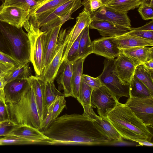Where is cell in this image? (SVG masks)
I'll list each match as a JSON object with an SVG mask.
<instances>
[{
    "label": "cell",
    "instance_id": "cell-10",
    "mask_svg": "<svg viewBox=\"0 0 153 153\" xmlns=\"http://www.w3.org/2000/svg\"><path fill=\"white\" fill-rule=\"evenodd\" d=\"M126 104L146 126L153 128V97H128Z\"/></svg>",
    "mask_w": 153,
    "mask_h": 153
},
{
    "label": "cell",
    "instance_id": "cell-34",
    "mask_svg": "<svg viewBox=\"0 0 153 153\" xmlns=\"http://www.w3.org/2000/svg\"><path fill=\"white\" fill-rule=\"evenodd\" d=\"M65 97L63 95L59 96L57 97L55 100L51 115L53 122L58 117V116L66 106Z\"/></svg>",
    "mask_w": 153,
    "mask_h": 153
},
{
    "label": "cell",
    "instance_id": "cell-32",
    "mask_svg": "<svg viewBox=\"0 0 153 153\" xmlns=\"http://www.w3.org/2000/svg\"><path fill=\"white\" fill-rule=\"evenodd\" d=\"M143 2L139 0H113L102 6L121 11L127 12L139 7Z\"/></svg>",
    "mask_w": 153,
    "mask_h": 153
},
{
    "label": "cell",
    "instance_id": "cell-30",
    "mask_svg": "<svg viewBox=\"0 0 153 153\" xmlns=\"http://www.w3.org/2000/svg\"><path fill=\"white\" fill-rule=\"evenodd\" d=\"M89 26L82 31L78 49L79 59H85L89 54L93 53V45L90 38Z\"/></svg>",
    "mask_w": 153,
    "mask_h": 153
},
{
    "label": "cell",
    "instance_id": "cell-17",
    "mask_svg": "<svg viewBox=\"0 0 153 153\" xmlns=\"http://www.w3.org/2000/svg\"><path fill=\"white\" fill-rule=\"evenodd\" d=\"M73 63L64 59L57 71L55 79L65 97L72 96L71 79Z\"/></svg>",
    "mask_w": 153,
    "mask_h": 153
},
{
    "label": "cell",
    "instance_id": "cell-38",
    "mask_svg": "<svg viewBox=\"0 0 153 153\" xmlns=\"http://www.w3.org/2000/svg\"><path fill=\"white\" fill-rule=\"evenodd\" d=\"M82 5L84 9L90 13L94 12L103 5L100 0H82Z\"/></svg>",
    "mask_w": 153,
    "mask_h": 153
},
{
    "label": "cell",
    "instance_id": "cell-12",
    "mask_svg": "<svg viewBox=\"0 0 153 153\" xmlns=\"http://www.w3.org/2000/svg\"><path fill=\"white\" fill-rule=\"evenodd\" d=\"M91 13L92 19L106 21L127 27H130L131 26V21L127 12L102 6L97 11Z\"/></svg>",
    "mask_w": 153,
    "mask_h": 153
},
{
    "label": "cell",
    "instance_id": "cell-51",
    "mask_svg": "<svg viewBox=\"0 0 153 153\" xmlns=\"http://www.w3.org/2000/svg\"><path fill=\"white\" fill-rule=\"evenodd\" d=\"M140 1H145V2H146L147 1H149L150 0H139Z\"/></svg>",
    "mask_w": 153,
    "mask_h": 153
},
{
    "label": "cell",
    "instance_id": "cell-50",
    "mask_svg": "<svg viewBox=\"0 0 153 153\" xmlns=\"http://www.w3.org/2000/svg\"><path fill=\"white\" fill-rule=\"evenodd\" d=\"M113 0H100L103 5L107 4Z\"/></svg>",
    "mask_w": 153,
    "mask_h": 153
},
{
    "label": "cell",
    "instance_id": "cell-35",
    "mask_svg": "<svg viewBox=\"0 0 153 153\" xmlns=\"http://www.w3.org/2000/svg\"><path fill=\"white\" fill-rule=\"evenodd\" d=\"M139 7L138 11L143 20H153V4L143 1Z\"/></svg>",
    "mask_w": 153,
    "mask_h": 153
},
{
    "label": "cell",
    "instance_id": "cell-13",
    "mask_svg": "<svg viewBox=\"0 0 153 153\" xmlns=\"http://www.w3.org/2000/svg\"><path fill=\"white\" fill-rule=\"evenodd\" d=\"M92 42L93 53L106 59H114L121 53V50L112 41V37H102L94 40Z\"/></svg>",
    "mask_w": 153,
    "mask_h": 153
},
{
    "label": "cell",
    "instance_id": "cell-40",
    "mask_svg": "<svg viewBox=\"0 0 153 153\" xmlns=\"http://www.w3.org/2000/svg\"><path fill=\"white\" fill-rule=\"evenodd\" d=\"M82 80L93 90L97 89L102 85L98 77H93L87 74H82Z\"/></svg>",
    "mask_w": 153,
    "mask_h": 153
},
{
    "label": "cell",
    "instance_id": "cell-2",
    "mask_svg": "<svg viewBox=\"0 0 153 153\" xmlns=\"http://www.w3.org/2000/svg\"><path fill=\"white\" fill-rule=\"evenodd\" d=\"M6 103L7 118L17 125L28 126L41 131L42 121L33 91L29 83L18 95Z\"/></svg>",
    "mask_w": 153,
    "mask_h": 153
},
{
    "label": "cell",
    "instance_id": "cell-27",
    "mask_svg": "<svg viewBox=\"0 0 153 153\" xmlns=\"http://www.w3.org/2000/svg\"><path fill=\"white\" fill-rule=\"evenodd\" d=\"M129 94L131 98L153 97V93L134 75L129 84Z\"/></svg>",
    "mask_w": 153,
    "mask_h": 153
},
{
    "label": "cell",
    "instance_id": "cell-41",
    "mask_svg": "<svg viewBox=\"0 0 153 153\" xmlns=\"http://www.w3.org/2000/svg\"><path fill=\"white\" fill-rule=\"evenodd\" d=\"M137 143L133 141L129 142L123 140L111 139L107 142L105 146H138Z\"/></svg>",
    "mask_w": 153,
    "mask_h": 153
},
{
    "label": "cell",
    "instance_id": "cell-3",
    "mask_svg": "<svg viewBox=\"0 0 153 153\" xmlns=\"http://www.w3.org/2000/svg\"><path fill=\"white\" fill-rule=\"evenodd\" d=\"M107 119L123 138L132 141L143 139L149 141L153 135L147 127L125 104L117 102Z\"/></svg>",
    "mask_w": 153,
    "mask_h": 153
},
{
    "label": "cell",
    "instance_id": "cell-19",
    "mask_svg": "<svg viewBox=\"0 0 153 153\" xmlns=\"http://www.w3.org/2000/svg\"><path fill=\"white\" fill-rule=\"evenodd\" d=\"M142 46L121 50V53L128 58L136 67L153 59V47Z\"/></svg>",
    "mask_w": 153,
    "mask_h": 153
},
{
    "label": "cell",
    "instance_id": "cell-46",
    "mask_svg": "<svg viewBox=\"0 0 153 153\" xmlns=\"http://www.w3.org/2000/svg\"><path fill=\"white\" fill-rule=\"evenodd\" d=\"M13 70L0 64V77H4Z\"/></svg>",
    "mask_w": 153,
    "mask_h": 153
},
{
    "label": "cell",
    "instance_id": "cell-11",
    "mask_svg": "<svg viewBox=\"0 0 153 153\" xmlns=\"http://www.w3.org/2000/svg\"><path fill=\"white\" fill-rule=\"evenodd\" d=\"M30 13L13 6L0 5V21L18 28L29 23Z\"/></svg>",
    "mask_w": 153,
    "mask_h": 153
},
{
    "label": "cell",
    "instance_id": "cell-53",
    "mask_svg": "<svg viewBox=\"0 0 153 153\" xmlns=\"http://www.w3.org/2000/svg\"></svg>",
    "mask_w": 153,
    "mask_h": 153
},
{
    "label": "cell",
    "instance_id": "cell-23",
    "mask_svg": "<svg viewBox=\"0 0 153 153\" xmlns=\"http://www.w3.org/2000/svg\"><path fill=\"white\" fill-rule=\"evenodd\" d=\"M93 89L82 80L79 96L77 99L83 107L84 112L83 114L88 117L94 119L97 116L94 111L91 104V98Z\"/></svg>",
    "mask_w": 153,
    "mask_h": 153
},
{
    "label": "cell",
    "instance_id": "cell-43",
    "mask_svg": "<svg viewBox=\"0 0 153 153\" xmlns=\"http://www.w3.org/2000/svg\"><path fill=\"white\" fill-rule=\"evenodd\" d=\"M4 77H0V101L5 106L6 111L7 110V105L4 92V88L7 83Z\"/></svg>",
    "mask_w": 153,
    "mask_h": 153
},
{
    "label": "cell",
    "instance_id": "cell-14",
    "mask_svg": "<svg viewBox=\"0 0 153 153\" xmlns=\"http://www.w3.org/2000/svg\"><path fill=\"white\" fill-rule=\"evenodd\" d=\"M136 67L131 60L121 53L115 59L114 70L125 85H129L134 75Z\"/></svg>",
    "mask_w": 153,
    "mask_h": 153
},
{
    "label": "cell",
    "instance_id": "cell-33",
    "mask_svg": "<svg viewBox=\"0 0 153 153\" xmlns=\"http://www.w3.org/2000/svg\"><path fill=\"white\" fill-rule=\"evenodd\" d=\"M31 76L29 63L22 64L4 77L7 82L16 79H28Z\"/></svg>",
    "mask_w": 153,
    "mask_h": 153
},
{
    "label": "cell",
    "instance_id": "cell-4",
    "mask_svg": "<svg viewBox=\"0 0 153 153\" xmlns=\"http://www.w3.org/2000/svg\"><path fill=\"white\" fill-rule=\"evenodd\" d=\"M0 31L10 55L22 64L30 62V43L27 33L18 28L0 21Z\"/></svg>",
    "mask_w": 153,
    "mask_h": 153
},
{
    "label": "cell",
    "instance_id": "cell-29",
    "mask_svg": "<svg viewBox=\"0 0 153 153\" xmlns=\"http://www.w3.org/2000/svg\"><path fill=\"white\" fill-rule=\"evenodd\" d=\"M40 79L43 92L45 114L48 107L55 100L56 97L59 96H64V95L56 88L54 81H44Z\"/></svg>",
    "mask_w": 153,
    "mask_h": 153
},
{
    "label": "cell",
    "instance_id": "cell-39",
    "mask_svg": "<svg viewBox=\"0 0 153 153\" xmlns=\"http://www.w3.org/2000/svg\"><path fill=\"white\" fill-rule=\"evenodd\" d=\"M17 126L10 119L7 118L0 121V136H4L14 126Z\"/></svg>",
    "mask_w": 153,
    "mask_h": 153
},
{
    "label": "cell",
    "instance_id": "cell-42",
    "mask_svg": "<svg viewBox=\"0 0 153 153\" xmlns=\"http://www.w3.org/2000/svg\"><path fill=\"white\" fill-rule=\"evenodd\" d=\"M127 33L142 38L153 40V31L131 30Z\"/></svg>",
    "mask_w": 153,
    "mask_h": 153
},
{
    "label": "cell",
    "instance_id": "cell-44",
    "mask_svg": "<svg viewBox=\"0 0 153 153\" xmlns=\"http://www.w3.org/2000/svg\"><path fill=\"white\" fill-rule=\"evenodd\" d=\"M131 30L153 31V20L142 26L136 28L131 27Z\"/></svg>",
    "mask_w": 153,
    "mask_h": 153
},
{
    "label": "cell",
    "instance_id": "cell-18",
    "mask_svg": "<svg viewBox=\"0 0 153 153\" xmlns=\"http://www.w3.org/2000/svg\"><path fill=\"white\" fill-rule=\"evenodd\" d=\"M7 134L14 135L25 138L30 141L31 144H46L48 139L39 130L27 126L17 125L14 126L6 135Z\"/></svg>",
    "mask_w": 153,
    "mask_h": 153
},
{
    "label": "cell",
    "instance_id": "cell-15",
    "mask_svg": "<svg viewBox=\"0 0 153 153\" xmlns=\"http://www.w3.org/2000/svg\"><path fill=\"white\" fill-rule=\"evenodd\" d=\"M89 28L95 29L102 37H114L125 34L131 31V27L118 25L102 20L92 19Z\"/></svg>",
    "mask_w": 153,
    "mask_h": 153
},
{
    "label": "cell",
    "instance_id": "cell-26",
    "mask_svg": "<svg viewBox=\"0 0 153 153\" xmlns=\"http://www.w3.org/2000/svg\"><path fill=\"white\" fill-rule=\"evenodd\" d=\"M85 59H79L73 63L71 79L72 97L77 100L79 96V89L82 79L83 65Z\"/></svg>",
    "mask_w": 153,
    "mask_h": 153
},
{
    "label": "cell",
    "instance_id": "cell-25",
    "mask_svg": "<svg viewBox=\"0 0 153 153\" xmlns=\"http://www.w3.org/2000/svg\"><path fill=\"white\" fill-rule=\"evenodd\" d=\"M92 121L97 129L109 139L123 138L107 118H103L97 115L95 118L92 119Z\"/></svg>",
    "mask_w": 153,
    "mask_h": 153
},
{
    "label": "cell",
    "instance_id": "cell-20",
    "mask_svg": "<svg viewBox=\"0 0 153 153\" xmlns=\"http://www.w3.org/2000/svg\"><path fill=\"white\" fill-rule=\"evenodd\" d=\"M62 25L61 24L45 31L46 39L44 45V60L45 68L43 72L53 57L59 34Z\"/></svg>",
    "mask_w": 153,
    "mask_h": 153
},
{
    "label": "cell",
    "instance_id": "cell-47",
    "mask_svg": "<svg viewBox=\"0 0 153 153\" xmlns=\"http://www.w3.org/2000/svg\"><path fill=\"white\" fill-rule=\"evenodd\" d=\"M133 141L135 142L138 144V146H152L153 144L152 143L150 142L149 141L143 139H134Z\"/></svg>",
    "mask_w": 153,
    "mask_h": 153
},
{
    "label": "cell",
    "instance_id": "cell-28",
    "mask_svg": "<svg viewBox=\"0 0 153 153\" xmlns=\"http://www.w3.org/2000/svg\"><path fill=\"white\" fill-rule=\"evenodd\" d=\"M29 83L28 79H16L7 82L4 88L6 102L18 95Z\"/></svg>",
    "mask_w": 153,
    "mask_h": 153
},
{
    "label": "cell",
    "instance_id": "cell-24",
    "mask_svg": "<svg viewBox=\"0 0 153 153\" xmlns=\"http://www.w3.org/2000/svg\"><path fill=\"white\" fill-rule=\"evenodd\" d=\"M29 84L33 91L39 116L42 121L45 114L44 97L41 79L36 76L31 75L28 79Z\"/></svg>",
    "mask_w": 153,
    "mask_h": 153
},
{
    "label": "cell",
    "instance_id": "cell-7",
    "mask_svg": "<svg viewBox=\"0 0 153 153\" xmlns=\"http://www.w3.org/2000/svg\"><path fill=\"white\" fill-rule=\"evenodd\" d=\"M114 60L115 59H105L103 71L98 77L102 85L107 88L119 101L122 97H129V85L124 84L115 73L114 69Z\"/></svg>",
    "mask_w": 153,
    "mask_h": 153
},
{
    "label": "cell",
    "instance_id": "cell-31",
    "mask_svg": "<svg viewBox=\"0 0 153 153\" xmlns=\"http://www.w3.org/2000/svg\"><path fill=\"white\" fill-rule=\"evenodd\" d=\"M134 75L153 93V69H148L141 64L136 67Z\"/></svg>",
    "mask_w": 153,
    "mask_h": 153
},
{
    "label": "cell",
    "instance_id": "cell-52",
    "mask_svg": "<svg viewBox=\"0 0 153 153\" xmlns=\"http://www.w3.org/2000/svg\"><path fill=\"white\" fill-rule=\"evenodd\" d=\"M1 118L0 117V121H1Z\"/></svg>",
    "mask_w": 153,
    "mask_h": 153
},
{
    "label": "cell",
    "instance_id": "cell-36",
    "mask_svg": "<svg viewBox=\"0 0 153 153\" xmlns=\"http://www.w3.org/2000/svg\"><path fill=\"white\" fill-rule=\"evenodd\" d=\"M82 31L73 42L68 53L65 59L69 62L73 63L79 59V45Z\"/></svg>",
    "mask_w": 153,
    "mask_h": 153
},
{
    "label": "cell",
    "instance_id": "cell-48",
    "mask_svg": "<svg viewBox=\"0 0 153 153\" xmlns=\"http://www.w3.org/2000/svg\"><path fill=\"white\" fill-rule=\"evenodd\" d=\"M5 111H6V110L4 106L0 101V117L2 119V120L6 119L5 118Z\"/></svg>",
    "mask_w": 153,
    "mask_h": 153
},
{
    "label": "cell",
    "instance_id": "cell-45",
    "mask_svg": "<svg viewBox=\"0 0 153 153\" xmlns=\"http://www.w3.org/2000/svg\"><path fill=\"white\" fill-rule=\"evenodd\" d=\"M0 51L10 55V53L8 49L2 34L0 31ZM11 56V55H10Z\"/></svg>",
    "mask_w": 153,
    "mask_h": 153
},
{
    "label": "cell",
    "instance_id": "cell-8",
    "mask_svg": "<svg viewBox=\"0 0 153 153\" xmlns=\"http://www.w3.org/2000/svg\"><path fill=\"white\" fill-rule=\"evenodd\" d=\"M68 32L66 29L60 31L53 59L42 75L38 77L39 79L44 81H54L64 60V50L67 43Z\"/></svg>",
    "mask_w": 153,
    "mask_h": 153
},
{
    "label": "cell",
    "instance_id": "cell-9",
    "mask_svg": "<svg viewBox=\"0 0 153 153\" xmlns=\"http://www.w3.org/2000/svg\"><path fill=\"white\" fill-rule=\"evenodd\" d=\"M117 102L111 91L103 85L92 91L91 105L93 108H97V113L101 117L107 118L109 113L116 106Z\"/></svg>",
    "mask_w": 153,
    "mask_h": 153
},
{
    "label": "cell",
    "instance_id": "cell-37",
    "mask_svg": "<svg viewBox=\"0 0 153 153\" xmlns=\"http://www.w3.org/2000/svg\"><path fill=\"white\" fill-rule=\"evenodd\" d=\"M0 64L12 69L22 64L10 55L0 51Z\"/></svg>",
    "mask_w": 153,
    "mask_h": 153
},
{
    "label": "cell",
    "instance_id": "cell-6",
    "mask_svg": "<svg viewBox=\"0 0 153 153\" xmlns=\"http://www.w3.org/2000/svg\"><path fill=\"white\" fill-rule=\"evenodd\" d=\"M27 32L30 43V62L32 64L36 76L42 74L45 68L44 60L45 31L29 24L24 27Z\"/></svg>",
    "mask_w": 153,
    "mask_h": 153
},
{
    "label": "cell",
    "instance_id": "cell-22",
    "mask_svg": "<svg viewBox=\"0 0 153 153\" xmlns=\"http://www.w3.org/2000/svg\"><path fill=\"white\" fill-rule=\"evenodd\" d=\"M70 0H41L30 10L29 22L35 21L38 18Z\"/></svg>",
    "mask_w": 153,
    "mask_h": 153
},
{
    "label": "cell",
    "instance_id": "cell-21",
    "mask_svg": "<svg viewBox=\"0 0 153 153\" xmlns=\"http://www.w3.org/2000/svg\"><path fill=\"white\" fill-rule=\"evenodd\" d=\"M112 41L120 50L142 46H153V40L143 39L127 33L112 37Z\"/></svg>",
    "mask_w": 153,
    "mask_h": 153
},
{
    "label": "cell",
    "instance_id": "cell-16",
    "mask_svg": "<svg viewBox=\"0 0 153 153\" xmlns=\"http://www.w3.org/2000/svg\"><path fill=\"white\" fill-rule=\"evenodd\" d=\"M92 20L91 13L83 9L76 18L75 24L68 30L67 43L64 50L63 59L66 58L71 45L82 30L89 26Z\"/></svg>",
    "mask_w": 153,
    "mask_h": 153
},
{
    "label": "cell",
    "instance_id": "cell-1",
    "mask_svg": "<svg viewBox=\"0 0 153 153\" xmlns=\"http://www.w3.org/2000/svg\"><path fill=\"white\" fill-rule=\"evenodd\" d=\"M92 119L83 114L57 117L43 132L48 138L46 144L105 146L111 139L97 129Z\"/></svg>",
    "mask_w": 153,
    "mask_h": 153
},
{
    "label": "cell",
    "instance_id": "cell-49",
    "mask_svg": "<svg viewBox=\"0 0 153 153\" xmlns=\"http://www.w3.org/2000/svg\"><path fill=\"white\" fill-rule=\"evenodd\" d=\"M142 64L148 69H153V59L145 62Z\"/></svg>",
    "mask_w": 153,
    "mask_h": 153
},
{
    "label": "cell",
    "instance_id": "cell-5",
    "mask_svg": "<svg viewBox=\"0 0 153 153\" xmlns=\"http://www.w3.org/2000/svg\"><path fill=\"white\" fill-rule=\"evenodd\" d=\"M82 5L81 0H70L29 23L42 31L47 30L74 19L72 14Z\"/></svg>",
    "mask_w": 153,
    "mask_h": 153
}]
</instances>
